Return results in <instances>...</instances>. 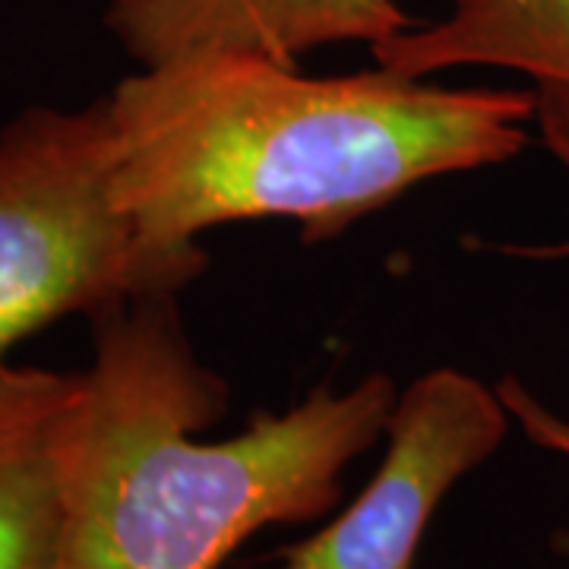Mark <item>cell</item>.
<instances>
[{
  "instance_id": "1",
  "label": "cell",
  "mask_w": 569,
  "mask_h": 569,
  "mask_svg": "<svg viewBox=\"0 0 569 569\" xmlns=\"http://www.w3.org/2000/svg\"><path fill=\"white\" fill-rule=\"evenodd\" d=\"M108 114L118 200L146 241L183 247L212 224L295 219L317 244L421 181L516 159L535 96L190 51L118 82Z\"/></svg>"
},
{
  "instance_id": "2",
  "label": "cell",
  "mask_w": 569,
  "mask_h": 569,
  "mask_svg": "<svg viewBox=\"0 0 569 569\" xmlns=\"http://www.w3.org/2000/svg\"><path fill=\"white\" fill-rule=\"evenodd\" d=\"M92 329L54 437L67 569H219L257 531L320 519L399 399L370 373L197 440L224 418L228 383L197 358L174 295L108 307Z\"/></svg>"
},
{
  "instance_id": "3",
  "label": "cell",
  "mask_w": 569,
  "mask_h": 569,
  "mask_svg": "<svg viewBox=\"0 0 569 569\" xmlns=\"http://www.w3.org/2000/svg\"><path fill=\"white\" fill-rule=\"evenodd\" d=\"M206 263L200 244H152L127 216L108 99L26 108L0 130V365L61 317L178 295Z\"/></svg>"
},
{
  "instance_id": "4",
  "label": "cell",
  "mask_w": 569,
  "mask_h": 569,
  "mask_svg": "<svg viewBox=\"0 0 569 569\" xmlns=\"http://www.w3.org/2000/svg\"><path fill=\"white\" fill-rule=\"evenodd\" d=\"M509 421L497 389L456 367L418 377L392 406L367 488L326 529L276 550L272 569H415L443 497L503 447Z\"/></svg>"
},
{
  "instance_id": "5",
  "label": "cell",
  "mask_w": 569,
  "mask_h": 569,
  "mask_svg": "<svg viewBox=\"0 0 569 569\" xmlns=\"http://www.w3.org/2000/svg\"><path fill=\"white\" fill-rule=\"evenodd\" d=\"M104 22L142 67L190 51H250L298 67L320 44H377L415 26L396 0H108Z\"/></svg>"
},
{
  "instance_id": "6",
  "label": "cell",
  "mask_w": 569,
  "mask_h": 569,
  "mask_svg": "<svg viewBox=\"0 0 569 569\" xmlns=\"http://www.w3.org/2000/svg\"><path fill=\"white\" fill-rule=\"evenodd\" d=\"M383 70L418 77L497 67L529 80L535 127L569 168V0H452L433 26H411L370 44Z\"/></svg>"
},
{
  "instance_id": "7",
  "label": "cell",
  "mask_w": 569,
  "mask_h": 569,
  "mask_svg": "<svg viewBox=\"0 0 569 569\" xmlns=\"http://www.w3.org/2000/svg\"><path fill=\"white\" fill-rule=\"evenodd\" d=\"M73 380L0 365V569H67L54 437Z\"/></svg>"
},
{
  "instance_id": "8",
  "label": "cell",
  "mask_w": 569,
  "mask_h": 569,
  "mask_svg": "<svg viewBox=\"0 0 569 569\" xmlns=\"http://www.w3.org/2000/svg\"><path fill=\"white\" fill-rule=\"evenodd\" d=\"M493 389H497L500 402L507 406L509 418L522 427V433L529 437L535 447L550 449V452L567 456L569 459L567 418H560V415H557V411H550L545 402H538V399H535L529 389L522 387L516 377H503V380H500Z\"/></svg>"
}]
</instances>
